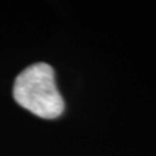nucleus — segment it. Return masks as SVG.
<instances>
[{
    "label": "nucleus",
    "instance_id": "nucleus-1",
    "mask_svg": "<svg viewBox=\"0 0 156 156\" xmlns=\"http://www.w3.org/2000/svg\"><path fill=\"white\" fill-rule=\"evenodd\" d=\"M13 98L22 108L41 119L52 120L64 112V100L55 82L52 66L38 62L27 66L17 76Z\"/></svg>",
    "mask_w": 156,
    "mask_h": 156
}]
</instances>
